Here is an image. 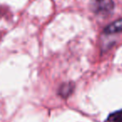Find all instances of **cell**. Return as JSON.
<instances>
[{"instance_id":"cell-1","label":"cell","mask_w":122,"mask_h":122,"mask_svg":"<svg viewBox=\"0 0 122 122\" xmlns=\"http://www.w3.org/2000/svg\"><path fill=\"white\" fill-rule=\"evenodd\" d=\"M91 9L98 15H108L114 9L113 0H92Z\"/></svg>"},{"instance_id":"cell-2","label":"cell","mask_w":122,"mask_h":122,"mask_svg":"<svg viewBox=\"0 0 122 122\" xmlns=\"http://www.w3.org/2000/svg\"><path fill=\"white\" fill-rule=\"evenodd\" d=\"M122 31V19L115 21L110 25H108L105 29V34H115Z\"/></svg>"},{"instance_id":"cell-4","label":"cell","mask_w":122,"mask_h":122,"mask_svg":"<svg viewBox=\"0 0 122 122\" xmlns=\"http://www.w3.org/2000/svg\"><path fill=\"white\" fill-rule=\"evenodd\" d=\"M72 91H73V85H71L70 84H67V85H63L60 87L59 94L62 97H68Z\"/></svg>"},{"instance_id":"cell-3","label":"cell","mask_w":122,"mask_h":122,"mask_svg":"<svg viewBox=\"0 0 122 122\" xmlns=\"http://www.w3.org/2000/svg\"><path fill=\"white\" fill-rule=\"evenodd\" d=\"M105 122H122V110L110 114Z\"/></svg>"}]
</instances>
